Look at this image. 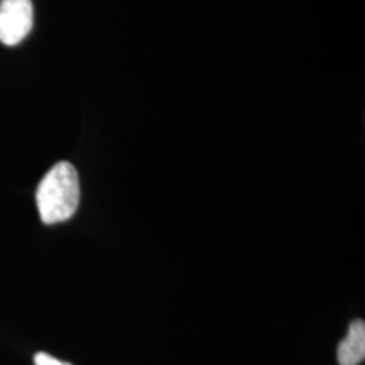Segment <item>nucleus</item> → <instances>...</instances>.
Returning a JSON list of instances; mask_svg holds the SVG:
<instances>
[{
	"mask_svg": "<svg viewBox=\"0 0 365 365\" xmlns=\"http://www.w3.org/2000/svg\"><path fill=\"white\" fill-rule=\"evenodd\" d=\"M31 0H0V42L14 46L26 38L33 27Z\"/></svg>",
	"mask_w": 365,
	"mask_h": 365,
	"instance_id": "obj_2",
	"label": "nucleus"
},
{
	"mask_svg": "<svg viewBox=\"0 0 365 365\" xmlns=\"http://www.w3.org/2000/svg\"><path fill=\"white\" fill-rule=\"evenodd\" d=\"M339 365H359L365 359V322L356 319L349 325L348 334L339 342L337 349Z\"/></svg>",
	"mask_w": 365,
	"mask_h": 365,
	"instance_id": "obj_3",
	"label": "nucleus"
},
{
	"mask_svg": "<svg viewBox=\"0 0 365 365\" xmlns=\"http://www.w3.org/2000/svg\"><path fill=\"white\" fill-rule=\"evenodd\" d=\"M36 202L43 223L68 221L76 212L80 202V182L75 167L68 161L53 165L38 184Z\"/></svg>",
	"mask_w": 365,
	"mask_h": 365,
	"instance_id": "obj_1",
	"label": "nucleus"
},
{
	"mask_svg": "<svg viewBox=\"0 0 365 365\" xmlns=\"http://www.w3.org/2000/svg\"><path fill=\"white\" fill-rule=\"evenodd\" d=\"M34 363L36 365H72L69 363H64V361H60L57 359H54L51 354L48 353H37L36 357H34Z\"/></svg>",
	"mask_w": 365,
	"mask_h": 365,
	"instance_id": "obj_4",
	"label": "nucleus"
}]
</instances>
